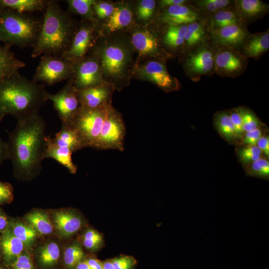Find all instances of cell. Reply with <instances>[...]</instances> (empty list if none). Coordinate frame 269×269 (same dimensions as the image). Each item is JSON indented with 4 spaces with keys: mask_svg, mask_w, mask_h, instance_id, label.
<instances>
[{
    "mask_svg": "<svg viewBox=\"0 0 269 269\" xmlns=\"http://www.w3.org/2000/svg\"><path fill=\"white\" fill-rule=\"evenodd\" d=\"M0 41L20 48L33 47L42 25V19L28 13L0 9Z\"/></svg>",
    "mask_w": 269,
    "mask_h": 269,
    "instance_id": "cell-4",
    "label": "cell"
},
{
    "mask_svg": "<svg viewBox=\"0 0 269 269\" xmlns=\"http://www.w3.org/2000/svg\"><path fill=\"white\" fill-rule=\"evenodd\" d=\"M111 105L96 109L81 108L72 123L86 147H95L108 108Z\"/></svg>",
    "mask_w": 269,
    "mask_h": 269,
    "instance_id": "cell-9",
    "label": "cell"
},
{
    "mask_svg": "<svg viewBox=\"0 0 269 269\" xmlns=\"http://www.w3.org/2000/svg\"><path fill=\"white\" fill-rule=\"evenodd\" d=\"M133 14L126 4L115 6L113 14L108 18L105 27L109 32H115L128 26L132 22Z\"/></svg>",
    "mask_w": 269,
    "mask_h": 269,
    "instance_id": "cell-27",
    "label": "cell"
},
{
    "mask_svg": "<svg viewBox=\"0 0 269 269\" xmlns=\"http://www.w3.org/2000/svg\"><path fill=\"white\" fill-rule=\"evenodd\" d=\"M73 75L70 80L77 90L98 86L105 83L96 52L74 62Z\"/></svg>",
    "mask_w": 269,
    "mask_h": 269,
    "instance_id": "cell-10",
    "label": "cell"
},
{
    "mask_svg": "<svg viewBox=\"0 0 269 269\" xmlns=\"http://www.w3.org/2000/svg\"><path fill=\"white\" fill-rule=\"evenodd\" d=\"M0 240L4 260L6 263L11 265L23 252L24 244L12 233L8 226L2 232Z\"/></svg>",
    "mask_w": 269,
    "mask_h": 269,
    "instance_id": "cell-24",
    "label": "cell"
},
{
    "mask_svg": "<svg viewBox=\"0 0 269 269\" xmlns=\"http://www.w3.org/2000/svg\"><path fill=\"white\" fill-rule=\"evenodd\" d=\"M212 42L217 46H227L239 50L250 34L244 23L230 25L210 30Z\"/></svg>",
    "mask_w": 269,
    "mask_h": 269,
    "instance_id": "cell-15",
    "label": "cell"
},
{
    "mask_svg": "<svg viewBox=\"0 0 269 269\" xmlns=\"http://www.w3.org/2000/svg\"><path fill=\"white\" fill-rule=\"evenodd\" d=\"M269 49V31L250 34L246 38L241 52L247 58L258 60Z\"/></svg>",
    "mask_w": 269,
    "mask_h": 269,
    "instance_id": "cell-21",
    "label": "cell"
},
{
    "mask_svg": "<svg viewBox=\"0 0 269 269\" xmlns=\"http://www.w3.org/2000/svg\"><path fill=\"white\" fill-rule=\"evenodd\" d=\"M239 23H244L233 6L211 14L209 19V30Z\"/></svg>",
    "mask_w": 269,
    "mask_h": 269,
    "instance_id": "cell-29",
    "label": "cell"
},
{
    "mask_svg": "<svg viewBox=\"0 0 269 269\" xmlns=\"http://www.w3.org/2000/svg\"><path fill=\"white\" fill-rule=\"evenodd\" d=\"M134 48L142 56L155 57L160 55L161 48L155 34L147 29H138L132 35Z\"/></svg>",
    "mask_w": 269,
    "mask_h": 269,
    "instance_id": "cell-19",
    "label": "cell"
},
{
    "mask_svg": "<svg viewBox=\"0 0 269 269\" xmlns=\"http://www.w3.org/2000/svg\"><path fill=\"white\" fill-rule=\"evenodd\" d=\"M60 257L59 245L55 242H49L40 248L38 253L39 264L44 268H50L55 266Z\"/></svg>",
    "mask_w": 269,
    "mask_h": 269,
    "instance_id": "cell-31",
    "label": "cell"
},
{
    "mask_svg": "<svg viewBox=\"0 0 269 269\" xmlns=\"http://www.w3.org/2000/svg\"><path fill=\"white\" fill-rule=\"evenodd\" d=\"M7 159V143L6 141H4L0 136V167L3 161Z\"/></svg>",
    "mask_w": 269,
    "mask_h": 269,
    "instance_id": "cell-51",
    "label": "cell"
},
{
    "mask_svg": "<svg viewBox=\"0 0 269 269\" xmlns=\"http://www.w3.org/2000/svg\"><path fill=\"white\" fill-rule=\"evenodd\" d=\"M43 84L13 73L0 80V124L11 115L17 120L36 114L47 101Z\"/></svg>",
    "mask_w": 269,
    "mask_h": 269,
    "instance_id": "cell-2",
    "label": "cell"
},
{
    "mask_svg": "<svg viewBox=\"0 0 269 269\" xmlns=\"http://www.w3.org/2000/svg\"><path fill=\"white\" fill-rule=\"evenodd\" d=\"M81 240L82 246L91 252L99 251L104 244L103 234L93 228L86 229L82 234Z\"/></svg>",
    "mask_w": 269,
    "mask_h": 269,
    "instance_id": "cell-36",
    "label": "cell"
},
{
    "mask_svg": "<svg viewBox=\"0 0 269 269\" xmlns=\"http://www.w3.org/2000/svg\"><path fill=\"white\" fill-rule=\"evenodd\" d=\"M247 175L269 180V162L264 158L245 165Z\"/></svg>",
    "mask_w": 269,
    "mask_h": 269,
    "instance_id": "cell-39",
    "label": "cell"
},
{
    "mask_svg": "<svg viewBox=\"0 0 269 269\" xmlns=\"http://www.w3.org/2000/svg\"><path fill=\"white\" fill-rule=\"evenodd\" d=\"M115 269H134L137 262L131 256L120 255L111 259Z\"/></svg>",
    "mask_w": 269,
    "mask_h": 269,
    "instance_id": "cell-44",
    "label": "cell"
},
{
    "mask_svg": "<svg viewBox=\"0 0 269 269\" xmlns=\"http://www.w3.org/2000/svg\"><path fill=\"white\" fill-rule=\"evenodd\" d=\"M74 62L60 56L43 54L32 77V80L52 86L63 80H70L73 75Z\"/></svg>",
    "mask_w": 269,
    "mask_h": 269,
    "instance_id": "cell-7",
    "label": "cell"
},
{
    "mask_svg": "<svg viewBox=\"0 0 269 269\" xmlns=\"http://www.w3.org/2000/svg\"><path fill=\"white\" fill-rule=\"evenodd\" d=\"M139 79L152 83L165 92L178 90L179 81L168 72L165 64L159 60L147 61L136 69Z\"/></svg>",
    "mask_w": 269,
    "mask_h": 269,
    "instance_id": "cell-13",
    "label": "cell"
},
{
    "mask_svg": "<svg viewBox=\"0 0 269 269\" xmlns=\"http://www.w3.org/2000/svg\"><path fill=\"white\" fill-rule=\"evenodd\" d=\"M96 25L83 20L74 33L70 44L61 57L75 62L85 57L92 47Z\"/></svg>",
    "mask_w": 269,
    "mask_h": 269,
    "instance_id": "cell-14",
    "label": "cell"
},
{
    "mask_svg": "<svg viewBox=\"0 0 269 269\" xmlns=\"http://www.w3.org/2000/svg\"><path fill=\"white\" fill-rule=\"evenodd\" d=\"M72 151L68 148L60 146L55 144L51 136L47 135L44 158H52L65 167L70 173L75 174L77 166L72 158Z\"/></svg>",
    "mask_w": 269,
    "mask_h": 269,
    "instance_id": "cell-22",
    "label": "cell"
},
{
    "mask_svg": "<svg viewBox=\"0 0 269 269\" xmlns=\"http://www.w3.org/2000/svg\"><path fill=\"white\" fill-rule=\"evenodd\" d=\"M8 228L12 233L23 243L25 248H31L34 243L37 233L28 224L14 222Z\"/></svg>",
    "mask_w": 269,
    "mask_h": 269,
    "instance_id": "cell-33",
    "label": "cell"
},
{
    "mask_svg": "<svg viewBox=\"0 0 269 269\" xmlns=\"http://www.w3.org/2000/svg\"><path fill=\"white\" fill-rule=\"evenodd\" d=\"M77 27L70 13L62 9L58 1L49 0L31 57L43 54L61 57L68 49Z\"/></svg>",
    "mask_w": 269,
    "mask_h": 269,
    "instance_id": "cell-3",
    "label": "cell"
},
{
    "mask_svg": "<svg viewBox=\"0 0 269 269\" xmlns=\"http://www.w3.org/2000/svg\"><path fill=\"white\" fill-rule=\"evenodd\" d=\"M47 100L52 101L62 124H71L81 108L78 90L70 80L57 93L48 92Z\"/></svg>",
    "mask_w": 269,
    "mask_h": 269,
    "instance_id": "cell-11",
    "label": "cell"
},
{
    "mask_svg": "<svg viewBox=\"0 0 269 269\" xmlns=\"http://www.w3.org/2000/svg\"><path fill=\"white\" fill-rule=\"evenodd\" d=\"M2 22V19L0 17V23Z\"/></svg>",
    "mask_w": 269,
    "mask_h": 269,
    "instance_id": "cell-57",
    "label": "cell"
},
{
    "mask_svg": "<svg viewBox=\"0 0 269 269\" xmlns=\"http://www.w3.org/2000/svg\"><path fill=\"white\" fill-rule=\"evenodd\" d=\"M214 123L219 134L228 142L233 143L239 140L231 120L229 111H221L216 113L214 117Z\"/></svg>",
    "mask_w": 269,
    "mask_h": 269,
    "instance_id": "cell-28",
    "label": "cell"
},
{
    "mask_svg": "<svg viewBox=\"0 0 269 269\" xmlns=\"http://www.w3.org/2000/svg\"><path fill=\"white\" fill-rule=\"evenodd\" d=\"M46 123L38 113L18 120L6 141L7 159L11 161L15 175L28 179L41 169L46 147Z\"/></svg>",
    "mask_w": 269,
    "mask_h": 269,
    "instance_id": "cell-1",
    "label": "cell"
},
{
    "mask_svg": "<svg viewBox=\"0 0 269 269\" xmlns=\"http://www.w3.org/2000/svg\"><path fill=\"white\" fill-rule=\"evenodd\" d=\"M244 133L260 128L262 123L256 115L251 110L240 107Z\"/></svg>",
    "mask_w": 269,
    "mask_h": 269,
    "instance_id": "cell-42",
    "label": "cell"
},
{
    "mask_svg": "<svg viewBox=\"0 0 269 269\" xmlns=\"http://www.w3.org/2000/svg\"><path fill=\"white\" fill-rule=\"evenodd\" d=\"M1 251V244H0V254Z\"/></svg>",
    "mask_w": 269,
    "mask_h": 269,
    "instance_id": "cell-56",
    "label": "cell"
},
{
    "mask_svg": "<svg viewBox=\"0 0 269 269\" xmlns=\"http://www.w3.org/2000/svg\"><path fill=\"white\" fill-rule=\"evenodd\" d=\"M102 269H115L111 259L103 262Z\"/></svg>",
    "mask_w": 269,
    "mask_h": 269,
    "instance_id": "cell-54",
    "label": "cell"
},
{
    "mask_svg": "<svg viewBox=\"0 0 269 269\" xmlns=\"http://www.w3.org/2000/svg\"><path fill=\"white\" fill-rule=\"evenodd\" d=\"M247 66V58L241 50L217 46L214 60L215 73L221 77L236 78L242 74Z\"/></svg>",
    "mask_w": 269,
    "mask_h": 269,
    "instance_id": "cell-12",
    "label": "cell"
},
{
    "mask_svg": "<svg viewBox=\"0 0 269 269\" xmlns=\"http://www.w3.org/2000/svg\"><path fill=\"white\" fill-rule=\"evenodd\" d=\"M8 226V222L5 215L0 211V231L2 232Z\"/></svg>",
    "mask_w": 269,
    "mask_h": 269,
    "instance_id": "cell-53",
    "label": "cell"
},
{
    "mask_svg": "<svg viewBox=\"0 0 269 269\" xmlns=\"http://www.w3.org/2000/svg\"><path fill=\"white\" fill-rule=\"evenodd\" d=\"M126 128L122 115L112 105L108 108L94 148L123 151Z\"/></svg>",
    "mask_w": 269,
    "mask_h": 269,
    "instance_id": "cell-6",
    "label": "cell"
},
{
    "mask_svg": "<svg viewBox=\"0 0 269 269\" xmlns=\"http://www.w3.org/2000/svg\"><path fill=\"white\" fill-rule=\"evenodd\" d=\"M205 30V25L201 20L187 24L184 42L186 47L191 50L203 42Z\"/></svg>",
    "mask_w": 269,
    "mask_h": 269,
    "instance_id": "cell-34",
    "label": "cell"
},
{
    "mask_svg": "<svg viewBox=\"0 0 269 269\" xmlns=\"http://www.w3.org/2000/svg\"><path fill=\"white\" fill-rule=\"evenodd\" d=\"M11 46L7 44L0 46V80L25 66L11 51Z\"/></svg>",
    "mask_w": 269,
    "mask_h": 269,
    "instance_id": "cell-25",
    "label": "cell"
},
{
    "mask_svg": "<svg viewBox=\"0 0 269 269\" xmlns=\"http://www.w3.org/2000/svg\"><path fill=\"white\" fill-rule=\"evenodd\" d=\"M187 2L185 0H161L159 4L160 7L165 9L173 5L185 4Z\"/></svg>",
    "mask_w": 269,
    "mask_h": 269,
    "instance_id": "cell-50",
    "label": "cell"
},
{
    "mask_svg": "<svg viewBox=\"0 0 269 269\" xmlns=\"http://www.w3.org/2000/svg\"><path fill=\"white\" fill-rule=\"evenodd\" d=\"M187 25H169L164 36V42L172 48H178L184 44Z\"/></svg>",
    "mask_w": 269,
    "mask_h": 269,
    "instance_id": "cell-35",
    "label": "cell"
},
{
    "mask_svg": "<svg viewBox=\"0 0 269 269\" xmlns=\"http://www.w3.org/2000/svg\"><path fill=\"white\" fill-rule=\"evenodd\" d=\"M234 6L245 24L262 18L269 10V4L261 0H234Z\"/></svg>",
    "mask_w": 269,
    "mask_h": 269,
    "instance_id": "cell-20",
    "label": "cell"
},
{
    "mask_svg": "<svg viewBox=\"0 0 269 269\" xmlns=\"http://www.w3.org/2000/svg\"><path fill=\"white\" fill-rule=\"evenodd\" d=\"M130 49L122 41L115 40L105 44L96 52L103 76L111 80L110 84L122 82L126 76L131 62Z\"/></svg>",
    "mask_w": 269,
    "mask_h": 269,
    "instance_id": "cell-5",
    "label": "cell"
},
{
    "mask_svg": "<svg viewBox=\"0 0 269 269\" xmlns=\"http://www.w3.org/2000/svg\"><path fill=\"white\" fill-rule=\"evenodd\" d=\"M231 120L234 126L239 139H242L244 132L243 129V122L240 107L229 111Z\"/></svg>",
    "mask_w": 269,
    "mask_h": 269,
    "instance_id": "cell-45",
    "label": "cell"
},
{
    "mask_svg": "<svg viewBox=\"0 0 269 269\" xmlns=\"http://www.w3.org/2000/svg\"><path fill=\"white\" fill-rule=\"evenodd\" d=\"M85 253L82 246L78 242H73L64 250L63 260L65 265L69 269H75L77 265L84 260Z\"/></svg>",
    "mask_w": 269,
    "mask_h": 269,
    "instance_id": "cell-37",
    "label": "cell"
},
{
    "mask_svg": "<svg viewBox=\"0 0 269 269\" xmlns=\"http://www.w3.org/2000/svg\"><path fill=\"white\" fill-rule=\"evenodd\" d=\"M266 157L269 156V137L268 135H262L256 145Z\"/></svg>",
    "mask_w": 269,
    "mask_h": 269,
    "instance_id": "cell-49",
    "label": "cell"
},
{
    "mask_svg": "<svg viewBox=\"0 0 269 269\" xmlns=\"http://www.w3.org/2000/svg\"><path fill=\"white\" fill-rule=\"evenodd\" d=\"M204 40L190 50L183 67L186 75L193 81H198L202 76H211L214 73L217 46L216 48Z\"/></svg>",
    "mask_w": 269,
    "mask_h": 269,
    "instance_id": "cell-8",
    "label": "cell"
},
{
    "mask_svg": "<svg viewBox=\"0 0 269 269\" xmlns=\"http://www.w3.org/2000/svg\"><path fill=\"white\" fill-rule=\"evenodd\" d=\"M12 269H35L28 253L23 252L12 263Z\"/></svg>",
    "mask_w": 269,
    "mask_h": 269,
    "instance_id": "cell-46",
    "label": "cell"
},
{
    "mask_svg": "<svg viewBox=\"0 0 269 269\" xmlns=\"http://www.w3.org/2000/svg\"><path fill=\"white\" fill-rule=\"evenodd\" d=\"M13 198V189L11 184L0 181V205L10 202Z\"/></svg>",
    "mask_w": 269,
    "mask_h": 269,
    "instance_id": "cell-47",
    "label": "cell"
},
{
    "mask_svg": "<svg viewBox=\"0 0 269 269\" xmlns=\"http://www.w3.org/2000/svg\"><path fill=\"white\" fill-rule=\"evenodd\" d=\"M160 18L161 21L168 26L187 25L201 20L199 11L186 4L165 8Z\"/></svg>",
    "mask_w": 269,
    "mask_h": 269,
    "instance_id": "cell-18",
    "label": "cell"
},
{
    "mask_svg": "<svg viewBox=\"0 0 269 269\" xmlns=\"http://www.w3.org/2000/svg\"><path fill=\"white\" fill-rule=\"evenodd\" d=\"M114 87L109 83L77 90L81 104L83 109H96L112 104L111 100Z\"/></svg>",
    "mask_w": 269,
    "mask_h": 269,
    "instance_id": "cell-16",
    "label": "cell"
},
{
    "mask_svg": "<svg viewBox=\"0 0 269 269\" xmlns=\"http://www.w3.org/2000/svg\"><path fill=\"white\" fill-rule=\"evenodd\" d=\"M93 10L95 17L99 19L109 18L114 12L115 6L110 2L95 0Z\"/></svg>",
    "mask_w": 269,
    "mask_h": 269,
    "instance_id": "cell-43",
    "label": "cell"
},
{
    "mask_svg": "<svg viewBox=\"0 0 269 269\" xmlns=\"http://www.w3.org/2000/svg\"><path fill=\"white\" fill-rule=\"evenodd\" d=\"M52 220L56 231L64 238L73 236L84 225L82 216L76 211L70 209L55 211L52 215Z\"/></svg>",
    "mask_w": 269,
    "mask_h": 269,
    "instance_id": "cell-17",
    "label": "cell"
},
{
    "mask_svg": "<svg viewBox=\"0 0 269 269\" xmlns=\"http://www.w3.org/2000/svg\"><path fill=\"white\" fill-rule=\"evenodd\" d=\"M75 269H92L84 260L78 263L75 267Z\"/></svg>",
    "mask_w": 269,
    "mask_h": 269,
    "instance_id": "cell-55",
    "label": "cell"
},
{
    "mask_svg": "<svg viewBox=\"0 0 269 269\" xmlns=\"http://www.w3.org/2000/svg\"><path fill=\"white\" fill-rule=\"evenodd\" d=\"M51 139L56 145L67 147L73 153L86 147L80 135L72 124H62L60 130Z\"/></svg>",
    "mask_w": 269,
    "mask_h": 269,
    "instance_id": "cell-23",
    "label": "cell"
},
{
    "mask_svg": "<svg viewBox=\"0 0 269 269\" xmlns=\"http://www.w3.org/2000/svg\"><path fill=\"white\" fill-rule=\"evenodd\" d=\"M68 11L81 15L84 20L89 21L96 25L97 19L95 17L93 5L94 0H68Z\"/></svg>",
    "mask_w": 269,
    "mask_h": 269,
    "instance_id": "cell-32",
    "label": "cell"
},
{
    "mask_svg": "<svg viewBox=\"0 0 269 269\" xmlns=\"http://www.w3.org/2000/svg\"><path fill=\"white\" fill-rule=\"evenodd\" d=\"M85 261L92 269H102L103 262L95 257H89Z\"/></svg>",
    "mask_w": 269,
    "mask_h": 269,
    "instance_id": "cell-52",
    "label": "cell"
},
{
    "mask_svg": "<svg viewBox=\"0 0 269 269\" xmlns=\"http://www.w3.org/2000/svg\"><path fill=\"white\" fill-rule=\"evenodd\" d=\"M156 3V1L154 0L139 1L136 8L137 19L141 21H146L150 19L154 14Z\"/></svg>",
    "mask_w": 269,
    "mask_h": 269,
    "instance_id": "cell-41",
    "label": "cell"
},
{
    "mask_svg": "<svg viewBox=\"0 0 269 269\" xmlns=\"http://www.w3.org/2000/svg\"><path fill=\"white\" fill-rule=\"evenodd\" d=\"M194 2L197 10L210 14L234 6V1L230 0H198Z\"/></svg>",
    "mask_w": 269,
    "mask_h": 269,
    "instance_id": "cell-38",
    "label": "cell"
},
{
    "mask_svg": "<svg viewBox=\"0 0 269 269\" xmlns=\"http://www.w3.org/2000/svg\"><path fill=\"white\" fill-rule=\"evenodd\" d=\"M262 154L261 150L257 145H245L237 151L238 158L244 166L260 159Z\"/></svg>",
    "mask_w": 269,
    "mask_h": 269,
    "instance_id": "cell-40",
    "label": "cell"
},
{
    "mask_svg": "<svg viewBox=\"0 0 269 269\" xmlns=\"http://www.w3.org/2000/svg\"><path fill=\"white\" fill-rule=\"evenodd\" d=\"M262 135V130L259 128L245 133L241 140L246 145H256Z\"/></svg>",
    "mask_w": 269,
    "mask_h": 269,
    "instance_id": "cell-48",
    "label": "cell"
},
{
    "mask_svg": "<svg viewBox=\"0 0 269 269\" xmlns=\"http://www.w3.org/2000/svg\"><path fill=\"white\" fill-rule=\"evenodd\" d=\"M0 269H3L0 267Z\"/></svg>",
    "mask_w": 269,
    "mask_h": 269,
    "instance_id": "cell-58",
    "label": "cell"
},
{
    "mask_svg": "<svg viewBox=\"0 0 269 269\" xmlns=\"http://www.w3.org/2000/svg\"><path fill=\"white\" fill-rule=\"evenodd\" d=\"M48 0H0V9L28 13L44 10Z\"/></svg>",
    "mask_w": 269,
    "mask_h": 269,
    "instance_id": "cell-26",
    "label": "cell"
},
{
    "mask_svg": "<svg viewBox=\"0 0 269 269\" xmlns=\"http://www.w3.org/2000/svg\"><path fill=\"white\" fill-rule=\"evenodd\" d=\"M25 219L28 224L41 235H48L53 231V225L48 214L39 210L32 211L28 213Z\"/></svg>",
    "mask_w": 269,
    "mask_h": 269,
    "instance_id": "cell-30",
    "label": "cell"
}]
</instances>
